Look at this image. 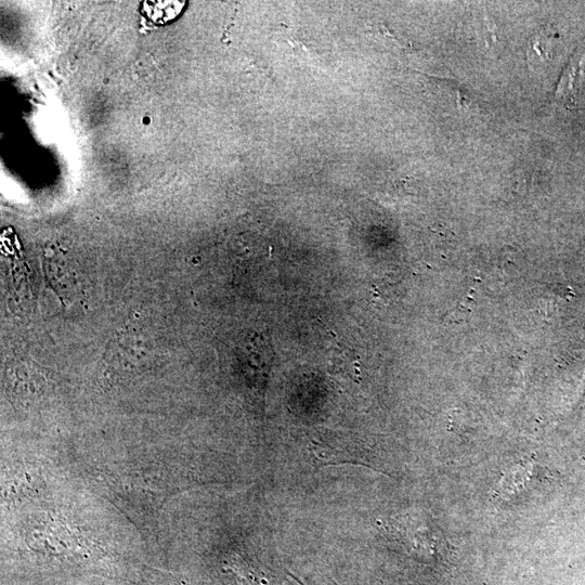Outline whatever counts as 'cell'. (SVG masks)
Masks as SVG:
<instances>
[{
  "instance_id": "3957f363",
  "label": "cell",
  "mask_w": 585,
  "mask_h": 585,
  "mask_svg": "<svg viewBox=\"0 0 585 585\" xmlns=\"http://www.w3.org/2000/svg\"><path fill=\"white\" fill-rule=\"evenodd\" d=\"M138 582L140 585H193L173 572L147 565H143L139 569Z\"/></svg>"
},
{
  "instance_id": "7a4b0ae2",
  "label": "cell",
  "mask_w": 585,
  "mask_h": 585,
  "mask_svg": "<svg viewBox=\"0 0 585 585\" xmlns=\"http://www.w3.org/2000/svg\"><path fill=\"white\" fill-rule=\"evenodd\" d=\"M28 527L24 532L25 542L38 553L60 557L91 553L86 538L60 519L43 516L42 519H33Z\"/></svg>"
},
{
  "instance_id": "6da1fadb",
  "label": "cell",
  "mask_w": 585,
  "mask_h": 585,
  "mask_svg": "<svg viewBox=\"0 0 585 585\" xmlns=\"http://www.w3.org/2000/svg\"><path fill=\"white\" fill-rule=\"evenodd\" d=\"M174 465L166 462H130L107 465L93 473L94 483L116 509L143 532L158 529L164 506L182 484Z\"/></svg>"
},
{
  "instance_id": "277c9868",
  "label": "cell",
  "mask_w": 585,
  "mask_h": 585,
  "mask_svg": "<svg viewBox=\"0 0 585 585\" xmlns=\"http://www.w3.org/2000/svg\"><path fill=\"white\" fill-rule=\"evenodd\" d=\"M149 4V6H146L147 9L149 8L148 12L150 13L151 18L156 21L172 20L185 5L184 2H158Z\"/></svg>"
}]
</instances>
